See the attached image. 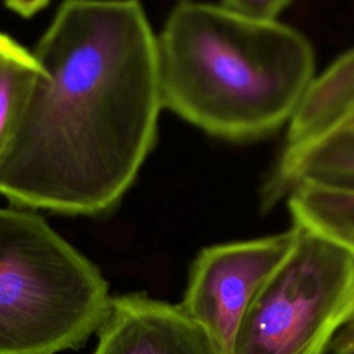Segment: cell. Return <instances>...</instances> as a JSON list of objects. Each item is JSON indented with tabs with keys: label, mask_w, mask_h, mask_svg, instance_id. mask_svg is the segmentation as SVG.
<instances>
[{
	"label": "cell",
	"mask_w": 354,
	"mask_h": 354,
	"mask_svg": "<svg viewBox=\"0 0 354 354\" xmlns=\"http://www.w3.org/2000/svg\"><path fill=\"white\" fill-rule=\"evenodd\" d=\"M33 55L41 76L0 163V195L105 213L156 141V36L138 0H64Z\"/></svg>",
	"instance_id": "1"
},
{
	"label": "cell",
	"mask_w": 354,
	"mask_h": 354,
	"mask_svg": "<svg viewBox=\"0 0 354 354\" xmlns=\"http://www.w3.org/2000/svg\"><path fill=\"white\" fill-rule=\"evenodd\" d=\"M156 64L163 108L239 142L289 124L315 79L300 32L192 0L180 1L156 36Z\"/></svg>",
	"instance_id": "2"
},
{
	"label": "cell",
	"mask_w": 354,
	"mask_h": 354,
	"mask_svg": "<svg viewBox=\"0 0 354 354\" xmlns=\"http://www.w3.org/2000/svg\"><path fill=\"white\" fill-rule=\"evenodd\" d=\"M111 299L100 268L43 217L0 207V354L79 348Z\"/></svg>",
	"instance_id": "3"
},
{
	"label": "cell",
	"mask_w": 354,
	"mask_h": 354,
	"mask_svg": "<svg viewBox=\"0 0 354 354\" xmlns=\"http://www.w3.org/2000/svg\"><path fill=\"white\" fill-rule=\"evenodd\" d=\"M299 230L296 246L249 308L235 354H325L353 322L354 254Z\"/></svg>",
	"instance_id": "4"
},
{
	"label": "cell",
	"mask_w": 354,
	"mask_h": 354,
	"mask_svg": "<svg viewBox=\"0 0 354 354\" xmlns=\"http://www.w3.org/2000/svg\"><path fill=\"white\" fill-rule=\"evenodd\" d=\"M300 230L203 248L191 264L178 307L213 354H235L242 322L267 281L290 254Z\"/></svg>",
	"instance_id": "5"
},
{
	"label": "cell",
	"mask_w": 354,
	"mask_h": 354,
	"mask_svg": "<svg viewBox=\"0 0 354 354\" xmlns=\"http://www.w3.org/2000/svg\"><path fill=\"white\" fill-rule=\"evenodd\" d=\"M93 354H213L178 304L144 293L111 299Z\"/></svg>",
	"instance_id": "6"
},
{
	"label": "cell",
	"mask_w": 354,
	"mask_h": 354,
	"mask_svg": "<svg viewBox=\"0 0 354 354\" xmlns=\"http://www.w3.org/2000/svg\"><path fill=\"white\" fill-rule=\"evenodd\" d=\"M354 185V134L330 129L296 145H285L261 191L264 210L286 199L300 181Z\"/></svg>",
	"instance_id": "7"
},
{
	"label": "cell",
	"mask_w": 354,
	"mask_h": 354,
	"mask_svg": "<svg viewBox=\"0 0 354 354\" xmlns=\"http://www.w3.org/2000/svg\"><path fill=\"white\" fill-rule=\"evenodd\" d=\"M286 203L295 225L354 254V185L304 180L290 189Z\"/></svg>",
	"instance_id": "8"
},
{
	"label": "cell",
	"mask_w": 354,
	"mask_h": 354,
	"mask_svg": "<svg viewBox=\"0 0 354 354\" xmlns=\"http://www.w3.org/2000/svg\"><path fill=\"white\" fill-rule=\"evenodd\" d=\"M40 76L33 53L0 32V163Z\"/></svg>",
	"instance_id": "9"
},
{
	"label": "cell",
	"mask_w": 354,
	"mask_h": 354,
	"mask_svg": "<svg viewBox=\"0 0 354 354\" xmlns=\"http://www.w3.org/2000/svg\"><path fill=\"white\" fill-rule=\"evenodd\" d=\"M354 109V48L315 77L299 106L300 120L313 130L333 127Z\"/></svg>",
	"instance_id": "10"
},
{
	"label": "cell",
	"mask_w": 354,
	"mask_h": 354,
	"mask_svg": "<svg viewBox=\"0 0 354 354\" xmlns=\"http://www.w3.org/2000/svg\"><path fill=\"white\" fill-rule=\"evenodd\" d=\"M289 3L290 0H221L220 4L248 18L274 21Z\"/></svg>",
	"instance_id": "11"
},
{
	"label": "cell",
	"mask_w": 354,
	"mask_h": 354,
	"mask_svg": "<svg viewBox=\"0 0 354 354\" xmlns=\"http://www.w3.org/2000/svg\"><path fill=\"white\" fill-rule=\"evenodd\" d=\"M7 7L22 17H30L41 10L48 0H4Z\"/></svg>",
	"instance_id": "12"
},
{
	"label": "cell",
	"mask_w": 354,
	"mask_h": 354,
	"mask_svg": "<svg viewBox=\"0 0 354 354\" xmlns=\"http://www.w3.org/2000/svg\"><path fill=\"white\" fill-rule=\"evenodd\" d=\"M350 325H353V328H354V319H353V322ZM353 346H354V335H353Z\"/></svg>",
	"instance_id": "13"
}]
</instances>
